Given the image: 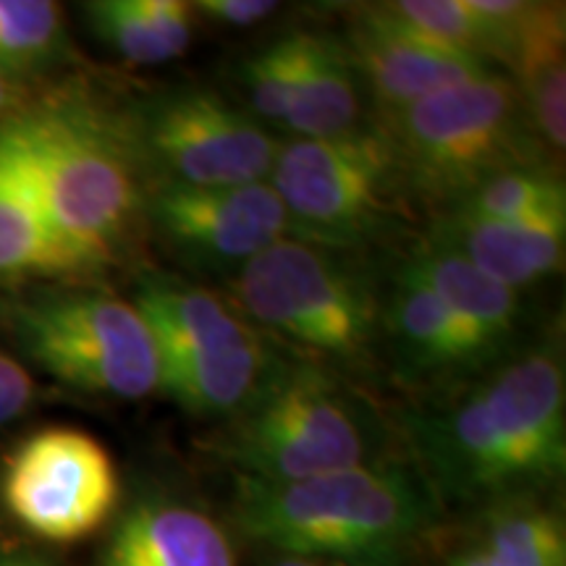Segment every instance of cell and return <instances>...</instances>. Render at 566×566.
<instances>
[{
	"label": "cell",
	"instance_id": "cell-14",
	"mask_svg": "<svg viewBox=\"0 0 566 566\" xmlns=\"http://www.w3.org/2000/svg\"><path fill=\"white\" fill-rule=\"evenodd\" d=\"M384 325L409 378L454 380L495 363L409 263L396 275Z\"/></svg>",
	"mask_w": 566,
	"mask_h": 566
},
{
	"label": "cell",
	"instance_id": "cell-7",
	"mask_svg": "<svg viewBox=\"0 0 566 566\" xmlns=\"http://www.w3.org/2000/svg\"><path fill=\"white\" fill-rule=\"evenodd\" d=\"M231 292L247 321L323 357H359L380 328L378 294L367 275L338 250L294 237L233 273Z\"/></svg>",
	"mask_w": 566,
	"mask_h": 566
},
{
	"label": "cell",
	"instance_id": "cell-13",
	"mask_svg": "<svg viewBox=\"0 0 566 566\" xmlns=\"http://www.w3.org/2000/svg\"><path fill=\"white\" fill-rule=\"evenodd\" d=\"M344 45L352 55L359 82L370 92L384 116L493 71L485 63L446 53L417 40L415 34L394 24L378 6L359 11Z\"/></svg>",
	"mask_w": 566,
	"mask_h": 566
},
{
	"label": "cell",
	"instance_id": "cell-18",
	"mask_svg": "<svg viewBox=\"0 0 566 566\" xmlns=\"http://www.w3.org/2000/svg\"><path fill=\"white\" fill-rule=\"evenodd\" d=\"M407 263L428 281V286L441 296V302L470 331V336L493 359H499L520 325V292L493 281L433 237L415 254H409Z\"/></svg>",
	"mask_w": 566,
	"mask_h": 566
},
{
	"label": "cell",
	"instance_id": "cell-15",
	"mask_svg": "<svg viewBox=\"0 0 566 566\" xmlns=\"http://www.w3.org/2000/svg\"><path fill=\"white\" fill-rule=\"evenodd\" d=\"M430 237L457 250L493 281L520 292L562 268L566 216L491 221L464 212H443Z\"/></svg>",
	"mask_w": 566,
	"mask_h": 566
},
{
	"label": "cell",
	"instance_id": "cell-23",
	"mask_svg": "<svg viewBox=\"0 0 566 566\" xmlns=\"http://www.w3.org/2000/svg\"><path fill=\"white\" fill-rule=\"evenodd\" d=\"M478 551L488 566H566L562 522L543 509L512 501L493 512Z\"/></svg>",
	"mask_w": 566,
	"mask_h": 566
},
{
	"label": "cell",
	"instance_id": "cell-1",
	"mask_svg": "<svg viewBox=\"0 0 566 566\" xmlns=\"http://www.w3.org/2000/svg\"><path fill=\"white\" fill-rule=\"evenodd\" d=\"M436 491L457 501L512 499L562 478L566 384L554 352L506 359L449 401L409 420Z\"/></svg>",
	"mask_w": 566,
	"mask_h": 566
},
{
	"label": "cell",
	"instance_id": "cell-6",
	"mask_svg": "<svg viewBox=\"0 0 566 566\" xmlns=\"http://www.w3.org/2000/svg\"><path fill=\"white\" fill-rule=\"evenodd\" d=\"M134 307L150 328L160 386L184 412L237 417L279 373L265 338L247 317L202 286L153 273Z\"/></svg>",
	"mask_w": 566,
	"mask_h": 566
},
{
	"label": "cell",
	"instance_id": "cell-25",
	"mask_svg": "<svg viewBox=\"0 0 566 566\" xmlns=\"http://www.w3.org/2000/svg\"><path fill=\"white\" fill-rule=\"evenodd\" d=\"M310 32H292L265 45L244 66V84L254 116L283 124L300 90L304 61H307Z\"/></svg>",
	"mask_w": 566,
	"mask_h": 566
},
{
	"label": "cell",
	"instance_id": "cell-10",
	"mask_svg": "<svg viewBox=\"0 0 566 566\" xmlns=\"http://www.w3.org/2000/svg\"><path fill=\"white\" fill-rule=\"evenodd\" d=\"M124 129L137 166L181 187L268 181L281 147L250 113L197 87L155 92Z\"/></svg>",
	"mask_w": 566,
	"mask_h": 566
},
{
	"label": "cell",
	"instance_id": "cell-16",
	"mask_svg": "<svg viewBox=\"0 0 566 566\" xmlns=\"http://www.w3.org/2000/svg\"><path fill=\"white\" fill-rule=\"evenodd\" d=\"M101 566H237L229 537L200 509L142 501L124 514Z\"/></svg>",
	"mask_w": 566,
	"mask_h": 566
},
{
	"label": "cell",
	"instance_id": "cell-20",
	"mask_svg": "<svg viewBox=\"0 0 566 566\" xmlns=\"http://www.w3.org/2000/svg\"><path fill=\"white\" fill-rule=\"evenodd\" d=\"M84 271L87 268L61 242L32 197L0 171V279Z\"/></svg>",
	"mask_w": 566,
	"mask_h": 566
},
{
	"label": "cell",
	"instance_id": "cell-4",
	"mask_svg": "<svg viewBox=\"0 0 566 566\" xmlns=\"http://www.w3.org/2000/svg\"><path fill=\"white\" fill-rule=\"evenodd\" d=\"M399 181L446 210L509 168L543 163V145L509 76L485 71L386 116Z\"/></svg>",
	"mask_w": 566,
	"mask_h": 566
},
{
	"label": "cell",
	"instance_id": "cell-22",
	"mask_svg": "<svg viewBox=\"0 0 566 566\" xmlns=\"http://www.w3.org/2000/svg\"><path fill=\"white\" fill-rule=\"evenodd\" d=\"M378 9L417 40L493 69V38L470 0H396Z\"/></svg>",
	"mask_w": 566,
	"mask_h": 566
},
{
	"label": "cell",
	"instance_id": "cell-2",
	"mask_svg": "<svg viewBox=\"0 0 566 566\" xmlns=\"http://www.w3.org/2000/svg\"><path fill=\"white\" fill-rule=\"evenodd\" d=\"M0 171L32 197L87 271L113 263L145 210L124 126L69 97L0 124Z\"/></svg>",
	"mask_w": 566,
	"mask_h": 566
},
{
	"label": "cell",
	"instance_id": "cell-27",
	"mask_svg": "<svg viewBox=\"0 0 566 566\" xmlns=\"http://www.w3.org/2000/svg\"><path fill=\"white\" fill-rule=\"evenodd\" d=\"M137 3L168 61L187 53L195 32V6L184 0H137Z\"/></svg>",
	"mask_w": 566,
	"mask_h": 566
},
{
	"label": "cell",
	"instance_id": "cell-11",
	"mask_svg": "<svg viewBox=\"0 0 566 566\" xmlns=\"http://www.w3.org/2000/svg\"><path fill=\"white\" fill-rule=\"evenodd\" d=\"M3 499L30 533L71 543L95 533L113 514L118 472L97 438L74 428H45L13 451Z\"/></svg>",
	"mask_w": 566,
	"mask_h": 566
},
{
	"label": "cell",
	"instance_id": "cell-5",
	"mask_svg": "<svg viewBox=\"0 0 566 566\" xmlns=\"http://www.w3.org/2000/svg\"><path fill=\"white\" fill-rule=\"evenodd\" d=\"M370 407L321 367L281 365L218 443L239 478L300 483L375 462Z\"/></svg>",
	"mask_w": 566,
	"mask_h": 566
},
{
	"label": "cell",
	"instance_id": "cell-32",
	"mask_svg": "<svg viewBox=\"0 0 566 566\" xmlns=\"http://www.w3.org/2000/svg\"><path fill=\"white\" fill-rule=\"evenodd\" d=\"M13 103V87H11V80H6V76H0V113H3L9 105Z\"/></svg>",
	"mask_w": 566,
	"mask_h": 566
},
{
	"label": "cell",
	"instance_id": "cell-26",
	"mask_svg": "<svg viewBox=\"0 0 566 566\" xmlns=\"http://www.w3.org/2000/svg\"><path fill=\"white\" fill-rule=\"evenodd\" d=\"M84 13H87L97 38L124 61L139 63V66H155V63L168 61L147 19L142 17L137 0H95V3L84 6Z\"/></svg>",
	"mask_w": 566,
	"mask_h": 566
},
{
	"label": "cell",
	"instance_id": "cell-28",
	"mask_svg": "<svg viewBox=\"0 0 566 566\" xmlns=\"http://www.w3.org/2000/svg\"><path fill=\"white\" fill-rule=\"evenodd\" d=\"M34 394L30 373L17 359L0 352V424L11 422L30 407Z\"/></svg>",
	"mask_w": 566,
	"mask_h": 566
},
{
	"label": "cell",
	"instance_id": "cell-30",
	"mask_svg": "<svg viewBox=\"0 0 566 566\" xmlns=\"http://www.w3.org/2000/svg\"><path fill=\"white\" fill-rule=\"evenodd\" d=\"M0 566H51L45 558L32 556V554H19V556H6L0 558Z\"/></svg>",
	"mask_w": 566,
	"mask_h": 566
},
{
	"label": "cell",
	"instance_id": "cell-29",
	"mask_svg": "<svg viewBox=\"0 0 566 566\" xmlns=\"http://www.w3.org/2000/svg\"><path fill=\"white\" fill-rule=\"evenodd\" d=\"M195 9L218 24L226 27H252L273 17L279 3L273 0H200Z\"/></svg>",
	"mask_w": 566,
	"mask_h": 566
},
{
	"label": "cell",
	"instance_id": "cell-21",
	"mask_svg": "<svg viewBox=\"0 0 566 566\" xmlns=\"http://www.w3.org/2000/svg\"><path fill=\"white\" fill-rule=\"evenodd\" d=\"M446 212H464L491 221L566 216V184L546 163L509 168L480 184Z\"/></svg>",
	"mask_w": 566,
	"mask_h": 566
},
{
	"label": "cell",
	"instance_id": "cell-8",
	"mask_svg": "<svg viewBox=\"0 0 566 566\" xmlns=\"http://www.w3.org/2000/svg\"><path fill=\"white\" fill-rule=\"evenodd\" d=\"M27 357L76 391L145 399L160 367L150 328L134 302L103 292H48L13 310Z\"/></svg>",
	"mask_w": 566,
	"mask_h": 566
},
{
	"label": "cell",
	"instance_id": "cell-9",
	"mask_svg": "<svg viewBox=\"0 0 566 566\" xmlns=\"http://www.w3.org/2000/svg\"><path fill=\"white\" fill-rule=\"evenodd\" d=\"M268 184L294 239L342 252L391 223L401 181L384 134L363 126L342 137L283 142Z\"/></svg>",
	"mask_w": 566,
	"mask_h": 566
},
{
	"label": "cell",
	"instance_id": "cell-19",
	"mask_svg": "<svg viewBox=\"0 0 566 566\" xmlns=\"http://www.w3.org/2000/svg\"><path fill=\"white\" fill-rule=\"evenodd\" d=\"M363 82L344 40L313 34L286 126L296 139H328L363 129Z\"/></svg>",
	"mask_w": 566,
	"mask_h": 566
},
{
	"label": "cell",
	"instance_id": "cell-12",
	"mask_svg": "<svg viewBox=\"0 0 566 566\" xmlns=\"http://www.w3.org/2000/svg\"><path fill=\"white\" fill-rule=\"evenodd\" d=\"M160 242L184 263L212 273H239L281 239L292 221L268 181L242 187L158 184L145 200Z\"/></svg>",
	"mask_w": 566,
	"mask_h": 566
},
{
	"label": "cell",
	"instance_id": "cell-33",
	"mask_svg": "<svg viewBox=\"0 0 566 566\" xmlns=\"http://www.w3.org/2000/svg\"><path fill=\"white\" fill-rule=\"evenodd\" d=\"M273 566H317L315 562H304V558H283V562Z\"/></svg>",
	"mask_w": 566,
	"mask_h": 566
},
{
	"label": "cell",
	"instance_id": "cell-17",
	"mask_svg": "<svg viewBox=\"0 0 566 566\" xmlns=\"http://www.w3.org/2000/svg\"><path fill=\"white\" fill-rule=\"evenodd\" d=\"M564 42V6L530 3L504 59L537 142L554 153L566 145Z\"/></svg>",
	"mask_w": 566,
	"mask_h": 566
},
{
	"label": "cell",
	"instance_id": "cell-3",
	"mask_svg": "<svg viewBox=\"0 0 566 566\" xmlns=\"http://www.w3.org/2000/svg\"><path fill=\"white\" fill-rule=\"evenodd\" d=\"M233 516L289 558L394 566L428 527L430 491L407 467L375 462L300 483L239 478Z\"/></svg>",
	"mask_w": 566,
	"mask_h": 566
},
{
	"label": "cell",
	"instance_id": "cell-24",
	"mask_svg": "<svg viewBox=\"0 0 566 566\" xmlns=\"http://www.w3.org/2000/svg\"><path fill=\"white\" fill-rule=\"evenodd\" d=\"M63 17L51 0H0V76L45 69L61 51Z\"/></svg>",
	"mask_w": 566,
	"mask_h": 566
},
{
	"label": "cell",
	"instance_id": "cell-31",
	"mask_svg": "<svg viewBox=\"0 0 566 566\" xmlns=\"http://www.w3.org/2000/svg\"><path fill=\"white\" fill-rule=\"evenodd\" d=\"M449 566H488V562L478 548H472V551H464V554H459L457 558H451Z\"/></svg>",
	"mask_w": 566,
	"mask_h": 566
}]
</instances>
